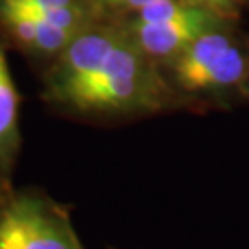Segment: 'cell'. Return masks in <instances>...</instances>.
I'll return each instance as SVG.
<instances>
[{
	"label": "cell",
	"instance_id": "1",
	"mask_svg": "<svg viewBox=\"0 0 249 249\" xmlns=\"http://www.w3.org/2000/svg\"><path fill=\"white\" fill-rule=\"evenodd\" d=\"M157 67L122 28V37L98 67L50 104L89 116L155 113L172 100L168 81Z\"/></svg>",
	"mask_w": 249,
	"mask_h": 249
},
{
	"label": "cell",
	"instance_id": "2",
	"mask_svg": "<svg viewBox=\"0 0 249 249\" xmlns=\"http://www.w3.org/2000/svg\"><path fill=\"white\" fill-rule=\"evenodd\" d=\"M0 249H83L71 214L39 190L0 188Z\"/></svg>",
	"mask_w": 249,
	"mask_h": 249
},
{
	"label": "cell",
	"instance_id": "3",
	"mask_svg": "<svg viewBox=\"0 0 249 249\" xmlns=\"http://www.w3.org/2000/svg\"><path fill=\"white\" fill-rule=\"evenodd\" d=\"M227 24V17L211 9L194 8L187 15L164 22H131L124 24L125 34L137 48L153 63H172L188 45L213 28Z\"/></svg>",
	"mask_w": 249,
	"mask_h": 249
},
{
	"label": "cell",
	"instance_id": "4",
	"mask_svg": "<svg viewBox=\"0 0 249 249\" xmlns=\"http://www.w3.org/2000/svg\"><path fill=\"white\" fill-rule=\"evenodd\" d=\"M18 92L9 72L8 57L0 43V188L13 187L11 178L20 153Z\"/></svg>",
	"mask_w": 249,
	"mask_h": 249
},
{
	"label": "cell",
	"instance_id": "5",
	"mask_svg": "<svg viewBox=\"0 0 249 249\" xmlns=\"http://www.w3.org/2000/svg\"><path fill=\"white\" fill-rule=\"evenodd\" d=\"M0 26L8 32V36L13 41H17L22 48H26L28 52L46 55V57H55L80 34V32L52 26L48 22L37 20L30 15L4 8V6H0Z\"/></svg>",
	"mask_w": 249,
	"mask_h": 249
},
{
	"label": "cell",
	"instance_id": "6",
	"mask_svg": "<svg viewBox=\"0 0 249 249\" xmlns=\"http://www.w3.org/2000/svg\"><path fill=\"white\" fill-rule=\"evenodd\" d=\"M155 0H89L92 9H111V11H139Z\"/></svg>",
	"mask_w": 249,
	"mask_h": 249
},
{
	"label": "cell",
	"instance_id": "7",
	"mask_svg": "<svg viewBox=\"0 0 249 249\" xmlns=\"http://www.w3.org/2000/svg\"><path fill=\"white\" fill-rule=\"evenodd\" d=\"M0 2L26 9H55L83 4V0H0Z\"/></svg>",
	"mask_w": 249,
	"mask_h": 249
},
{
	"label": "cell",
	"instance_id": "8",
	"mask_svg": "<svg viewBox=\"0 0 249 249\" xmlns=\"http://www.w3.org/2000/svg\"><path fill=\"white\" fill-rule=\"evenodd\" d=\"M188 4H194L199 8L211 9L214 13H220L223 17H231L232 13L236 11V8L242 4V0H185Z\"/></svg>",
	"mask_w": 249,
	"mask_h": 249
},
{
	"label": "cell",
	"instance_id": "9",
	"mask_svg": "<svg viewBox=\"0 0 249 249\" xmlns=\"http://www.w3.org/2000/svg\"><path fill=\"white\" fill-rule=\"evenodd\" d=\"M240 87H242V92L249 98V72H248V76H246V80H244V83H242Z\"/></svg>",
	"mask_w": 249,
	"mask_h": 249
}]
</instances>
